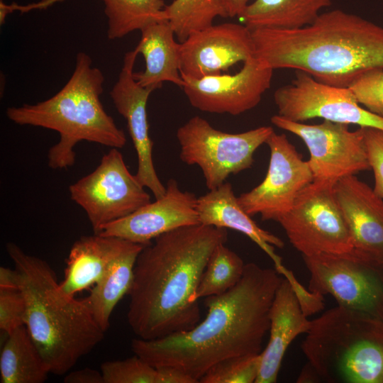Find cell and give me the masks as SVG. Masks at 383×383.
I'll use <instances>...</instances> for the list:
<instances>
[{
	"label": "cell",
	"instance_id": "26",
	"mask_svg": "<svg viewBox=\"0 0 383 383\" xmlns=\"http://www.w3.org/2000/svg\"><path fill=\"white\" fill-rule=\"evenodd\" d=\"M108 18L109 39L128 33L160 21L167 20L163 0H101Z\"/></svg>",
	"mask_w": 383,
	"mask_h": 383
},
{
	"label": "cell",
	"instance_id": "19",
	"mask_svg": "<svg viewBox=\"0 0 383 383\" xmlns=\"http://www.w3.org/2000/svg\"><path fill=\"white\" fill-rule=\"evenodd\" d=\"M196 211L200 223L231 228L248 236L271 258L274 269L288 280L293 289L301 284L293 272L282 264V258L274 252V247L282 248L284 242L275 235L259 227L243 210L231 183L225 182L198 197Z\"/></svg>",
	"mask_w": 383,
	"mask_h": 383
},
{
	"label": "cell",
	"instance_id": "33",
	"mask_svg": "<svg viewBox=\"0 0 383 383\" xmlns=\"http://www.w3.org/2000/svg\"><path fill=\"white\" fill-rule=\"evenodd\" d=\"M365 143L374 177L375 193L383 199V130L373 127H362Z\"/></svg>",
	"mask_w": 383,
	"mask_h": 383
},
{
	"label": "cell",
	"instance_id": "10",
	"mask_svg": "<svg viewBox=\"0 0 383 383\" xmlns=\"http://www.w3.org/2000/svg\"><path fill=\"white\" fill-rule=\"evenodd\" d=\"M303 258L310 274L309 291L329 294L338 305L383 322V266L365 261L353 252Z\"/></svg>",
	"mask_w": 383,
	"mask_h": 383
},
{
	"label": "cell",
	"instance_id": "30",
	"mask_svg": "<svg viewBox=\"0 0 383 383\" xmlns=\"http://www.w3.org/2000/svg\"><path fill=\"white\" fill-rule=\"evenodd\" d=\"M104 383H157V370L137 355L101 364Z\"/></svg>",
	"mask_w": 383,
	"mask_h": 383
},
{
	"label": "cell",
	"instance_id": "5",
	"mask_svg": "<svg viewBox=\"0 0 383 383\" xmlns=\"http://www.w3.org/2000/svg\"><path fill=\"white\" fill-rule=\"evenodd\" d=\"M91 64L89 55L78 52L72 76L54 96L35 104L6 109L7 118L16 124L59 133V141L48 152V165L52 170L72 166L76 157L74 148L81 141L118 149L126 145L124 131L106 112L101 101L104 74Z\"/></svg>",
	"mask_w": 383,
	"mask_h": 383
},
{
	"label": "cell",
	"instance_id": "31",
	"mask_svg": "<svg viewBox=\"0 0 383 383\" xmlns=\"http://www.w3.org/2000/svg\"><path fill=\"white\" fill-rule=\"evenodd\" d=\"M348 87L360 105L383 117V68H374L362 72Z\"/></svg>",
	"mask_w": 383,
	"mask_h": 383
},
{
	"label": "cell",
	"instance_id": "2",
	"mask_svg": "<svg viewBox=\"0 0 383 383\" xmlns=\"http://www.w3.org/2000/svg\"><path fill=\"white\" fill-rule=\"evenodd\" d=\"M227 238L226 228L199 223L169 231L143 247L128 294L127 320L138 338H163L199 323L200 309L192 296L211 252Z\"/></svg>",
	"mask_w": 383,
	"mask_h": 383
},
{
	"label": "cell",
	"instance_id": "25",
	"mask_svg": "<svg viewBox=\"0 0 383 383\" xmlns=\"http://www.w3.org/2000/svg\"><path fill=\"white\" fill-rule=\"evenodd\" d=\"M49 373L25 325L8 334L0 355L1 383H43Z\"/></svg>",
	"mask_w": 383,
	"mask_h": 383
},
{
	"label": "cell",
	"instance_id": "4",
	"mask_svg": "<svg viewBox=\"0 0 383 383\" xmlns=\"http://www.w3.org/2000/svg\"><path fill=\"white\" fill-rule=\"evenodd\" d=\"M6 249L26 301L25 326L50 373L65 374L103 340L105 331L87 298L77 299L61 290L47 262L14 243H7Z\"/></svg>",
	"mask_w": 383,
	"mask_h": 383
},
{
	"label": "cell",
	"instance_id": "8",
	"mask_svg": "<svg viewBox=\"0 0 383 383\" xmlns=\"http://www.w3.org/2000/svg\"><path fill=\"white\" fill-rule=\"evenodd\" d=\"M335 184L313 180L300 192L291 210L277 221L302 256L353 251L350 233L335 198Z\"/></svg>",
	"mask_w": 383,
	"mask_h": 383
},
{
	"label": "cell",
	"instance_id": "17",
	"mask_svg": "<svg viewBox=\"0 0 383 383\" xmlns=\"http://www.w3.org/2000/svg\"><path fill=\"white\" fill-rule=\"evenodd\" d=\"M197 197L182 191L175 179H170L165 194L130 215L105 226L99 235L118 237L147 245L172 230L200 223Z\"/></svg>",
	"mask_w": 383,
	"mask_h": 383
},
{
	"label": "cell",
	"instance_id": "7",
	"mask_svg": "<svg viewBox=\"0 0 383 383\" xmlns=\"http://www.w3.org/2000/svg\"><path fill=\"white\" fill-rule=\"evenodd\" d=\"M274 132L271 126L230 133L213 128L199 116L189 118L177 131L179 157L189 165L201 169L207 188L214 189L230 174L250 169L253 155Z\"/></svg>",
	"mask_w": 383,
	"mask_h": 383
},
{
	"label": "cell",
	"instance_id": "27",
	"mask_svg": "<svg viewBox=\"0 0 383 383\" xmlns=\"http://www.w3.org/2000/svg\"><path fill=\"white\" fill-rule=\"evenodd\" d=\"M245 264L241 257L225 245L218 244L211 252L192 301L221 295L241 279Z\"/></svg>",
	"mask_w": 383,
	"mask_h": 383
},
{
	"label": "cell",
	"instance_id": "21",
	"mask_svg": "<svg viewBox=\"0 0 383 383\" xmlns=\"http://www.w3.org/2000/svg\"><path fill=\"white\" fill-rule=\"evenodd\" d=\"M141 38L135 47L145 62L142 72H134L138 83L153 91L165 82L182 87L180 73V43L167 20L152 23L141 30Z\"/></svg>",
	"mask_w": 383,
	"mask_h": 383
},
{
	"label": "cell",
	"instance_id": "38",
	"mask_svg": "<svg viewBox=\"0 0 383 383\" xmlns=\"http://www.w3.org/2000/svg\"><path fill=\"white\" fill-rule=\"evenodd\" d=\"M321 382L313 367L309 363L304 366L297 379V382Z\"/></svg>",
	"mask_w": 383,
	"mask_h": 383
},
{
	"label": "cell",
	"instance_id": "15",
	"mask_svg": "<svg viewBox=\"0 0 383 383\" xmlns=\"http://www.w3.org/2000/svg\"><path fill=\"white\" fill-rule=\"evenodd\" d=\"M252 57V33L245 26L212 24L180 43V73L195 79L218 75Z\"/></svg>",
	"mask_w": 383,
	"mask_h": 383
},
{
	"label": "cell",
	"instance_id": "20",
	"mask_svg": "<svg viewBox=\"0 0 383 383\" xmlns=\"http://www.w3.org/2000/svg\"><path fill=\"white\" fill-rule=\"evenodd\" d=\"M311 323L290 283L283 277L270 310V338L261 352L260 369L255 383L277 382L287 349L299 335L308 332Z\"/></svg>",
	"mask_w": 383,
	"mask_h": 383
},
{
	"label": "cell",
	"instance_id": "3",
	"mask_svg": "<svg viewBox=\"0 0 383 383\" xmlns=\"http://www.w3.org/2000/svg\"><path fill=\"white\" fill-rule=\"evenodd\" d=\"M251 33L254 57L268 67L302 71L330 85L348 87L362 72L383 68V27L340 9L302 28Z\"/></svg>",
	"mask_w": 383,
	"mask_h": 383
},
{
	"label": "cell",
	"instance_id": "9",
	"mask_svg": "<svg viewBox=\"0 0 383 383\" xmlns=\"http://www.w3.org/2000/svg\"><path fill=\"white\" fill-rule=\"evenodd\" d=\"M71 199L85 211L94 234L150 202L118 148H111L89 174L69 187Z\"/></svg>",
	"mask_w": 383,
	"mask_h": 383
},
{
	"label": "cell",
	"instance_id": "24",
	"mask_svg": "<svg viewBox=\"0 0 383 383\" xmlns=\"http://www.w3.org/2000/svg\"><path fill=\"white\" fill-rule=\"evenodd\" d=\"M331 0H255L238 16L250 30L296 29L313 23Z\"/></svg>",
	"mask_w": 383,
	"mask_h": 383
},
{
	"label": "cell",
	"instance_id": "13",
	"mask_svg": "<svg viewBox=\"0 0 383 383\" xmlns=\"http://www.w3.org/2000/svg\"><path fill=\"white\" fill-rule=\"evenodd\" d=\"M270 151L267 172L263 181L238 200L250 216L260 214L262 221H274L292 208L300 192L313 181L307 161L284 134L274 131L266 142Z\"/></svg>",
	"mask_w": 383,
	"mask_h": 383
},
{
	"label": "cell",
	"instance_id": "6",
	"mask_svg": "<svg viewBox=\"0 0 383 383\" xmlns=\"http://www.w3.org/2000/svg\"><path fill=\"white\" fill-rule=\"evenodd\" d=\"M301 350L328 383H383V322L338 305L311 321Z\"/></svg>",
	"mask_w": 383,
	"mask_h": 383
},
{
	"label": "cell",
	"instance_id": "22",
	"mask_svg": "<svg viewBox=\"0 0 383 383\" xmlns=\"http://www.w3.org/2000/svg\"><path fill=\"white\" fill-rule=\"evenodd\" d=\"M125 239L99 234L82 236L72 245L60 282L61 290L74 296L96 284L108 270Z\"/></svg>",
	"mask_w": 383,
	"mask_h": 383
},
{
	"label": "cell",
	"instance_id": "1",
	"mask_svg": "<svg viewBox=\"0 0 383 383\" xmlns=\"http://www.w3.org/2000/svg\"><path fill=\"white\" fill-rule=\"evenodd\" d=\"M282 279L275 269L245 264L233 287L206 298L207 313L201 322L160 338H134L131 349L155 367H174L199 382L223 360L262 352L270 310Z\"/></svg>",
	"mask_w": 383,
	"mask_h": 383
},
{
	"label": "cell",
	"instance_id": "18",
	"mask_svg": "<svg viewBox=\"0 0 383 383\" xmlns=\"http://www.w3.org/2000/svg\"><path fill=\"white\" fill-rule=\"evenodd\" d=\"M334 192L353 252L365 261L383 266V199L355 175L338 180Z\"/></svg>",
	"mask_w": 383,
	"mask_h": 383
},
{
	"label": "cell",
	"instance_id": "12",
	"mask_svg": "<svg viewBox=\"0 0 383 383\" xmlns=\"http://www.w3.org/2000/svg\"><path fill=\"white\" fill-rule=\"evenodd\" d=\"M290 84L274 93L278 115L290 121L323 120L383 130V117L362 108L349 87H339L316 80L296 70Z\"/></svg>",
	"mask_w": 383,
	"mask_h": 383
},
{
	"label": "cell",
	"instance_id": "29",
	"mask_svg": "<svg viewBox=\"0 0 383 383\" xmlns=\"http://www.w3.org/2000/svg\"><path fill=\"white\" fill-rule=\"evenodd\" d=\"M260 365L261 353L226 358L210 367L199 382L255 383Z\"/></svg>",
	"mask_w": 383,
	"mask_h": 383
},
{
	"label": "cell",
	"instance_id": "34",
	"mask_svg": "<svg viewBox=\"0 0 383 383\" xmlns=\"http://www.w3.org/2000/svg\"><path fill=\"white\" fill-rule=\"evenodd\" d=\"M65 383H104L101 372L91 368H83L69 372L64 378Z\"/></svg>",
	"mask_w": 383,
	"mask_h": 383
},
{
	"label": "cell",
	"instance_id": "14",
	"mask_svg": "<svg viewBox=\"0 0 383 383\" xmlns=\"http://www.w3.org/2000/svg\"><path fill=\"white\" fill-rule=\"evenodd\" d=\"M274 70L252 57L233 74L195 79L181 75L190 104L204 112L237 116L255 108L270 87Z\"/></svg>",
	"mask_w": 383,
	"mask_h": 383
},
{
	"label": "cell",
	"instance_id": "36",
	"mask_svg": "<svg viewBox=\"0 0 383 383\" xmlns=\"http://www.w3.org/2000/svg\"><path fill=\"white\" fill-rule=\"evenodd\" d=\"M228 17L239 16L250 0H222Z\"/></svg>",
	"mask_w": 383,
	"mask_h": 383
},
{
	"label": "cell",
	"instance_id": "28",
	"mask_svg": "<svg viewBox=\"0 0 383 383\" xmlns=\"http://www.w3.org/2000/svg\"><path fill=\"white\" fill-rule=\"evenodd\" d=\"M165 13L179 43L211 26L216 17H228L222 0H174Z\"/></svg>",
	"mask_w": 383,
	"mask_h": 383
},
{
	"label": "cell",
	"instance_id": "16",
	"mask_svg": "<svg viewBox=\"0 0 383 383\" xmlns=\"http://www.w3.org/2000/svg\"><path fill=\"white\" fill-rule=\"evenodd\" d=\"M138 55L135 49L125 54L118 80L110 91V96L117 111L127 121L138 157L135 176L156 199L165 194L166 186L161 182L155 171L152 159L153 142L149 134L147 103L153 90L140 85L133 76Z\"/></svg>",
	"mask_w": 383,
	"mask_h": 383
},
{
	"label": "cell",
	"instance_id": "23",
	"mask_svg": "<svg viewBox=\"0 0 383 383\" xmlns=\"http://www.w3.org/2000/svg\"><path fill=\"white\" fill-rule=\"evenodd\" d=\"M143 247L125 239L106 272L86 297L95 320L105 332L109 327L114 308L124 295L128 294L135 265Z\"/></svg>",
	"mask_w": 383,
	"mask_h": 383
},
{
	"label": "cell",
	"instance_id": "39",
	"mask_svg": "<svg viewBox=\"0 0 383 383\" xmlns=\"http://www.w3.org/2000/svg\"><path fill=\"white\" fill-rule=\"evenodd\" d=\"M16 11V3L6 4L2 0L0 1V24L4 23L6 16Z\"/></svg>",
	"mask_w": 383,
	"mask_h": 383
},
{
	"label": "cell",
	"instance_id": "37",
	"mask_svg": "<svg viewBox=\"0 0 383 383\" xmlns=\"http://www.w3.org/2000/svg\"><path fill=\"white\" fill-rule=\"evenodd\" d=\"M65 0H41L38 2L31 3L26 5H19L16 4V11H20L21 13H26L33 10H43L46 9L53 4L61 2Z\"/></svg>",
	"mask_w": 383,
	"mask_h": 383
},
{
	"label": "cell",
	"instance_id": "11",
	"mask_svg": "<svg viewBox=\"0 0 383 383\" xmlns=\"http://www.w3.org/2000/svg\"><path fill=\"white\" fill-rule=\"evenodd\" d=\"M271 122L299 137L309 151L307 161L313 180H338L370 170L362 127L351 131L349 125L324 120L309 125L274 115Z\"/></svg>",
	"mask_w": 383,
	"mask_h": 383
},
{
	"label": "cell",
	"instance_id": "32",
	"mask_svg": "<svg viewBox=\"0 0 383 383\" xmlns=\"http://www.w3.org/2000/svg\"><path fill=\"white\" fill-rule=\"evenodd\" d=\"M26 306L18 287H0V328L7 335L25 325Z\"/></svg>",
	"mask_w": 383,
	"mask_h": 383
},
{
	"label": "cell",
	"instance_id": "35",
	"mask_svg": "<svg viewBox=\"0 0 383 383\" xmlns=\"http://www.w3.org/2000/svg\"><path fill=\"white\" fill-rule=\"evenodd\" d=\"M156 368L157 383H197L194 379L174 367L165 366Z\"/></svg>",
	"mask_w": 383,
	"mask_h": 383
}]
</instances>
